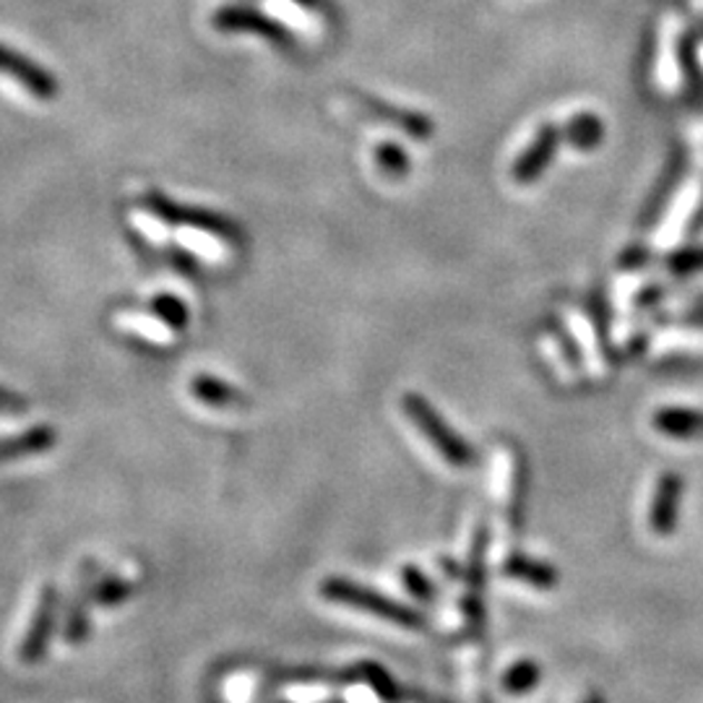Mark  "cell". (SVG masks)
<instances>
[{
  "label": "cell",
  "instance_id": "14",
  "mask_svg": "<svg viewBox=\"0 0 703 703\" xmlns=\"http://www.w3.org/2000/svg\"><path fill=\"white\" fill-rule=\"evenodd\" d=\"M602 136H605V126H602V120L592 113L576 115L566 128V138L576 146V149H594V146L602 141Z\"/></svg>",
  "mask_w": 703,
  "mask_h": 703
},
{
  "label": "cell",
  "instance_id": "17",
  "mask_svg": "<svg viewBox=\"0 0 703 703\" xmlns=\"http://www.w3.org/2000/svg\"><path fill=\"white\" fill-rule=\"evenodd\" d=\"M130 592L134 589H130V584L123 582V578H105V582L91 584V594H95V599L102 602V605H115V602H123Z\"/></svg>",
  "mask_w": 703,
  "mask_h": 703
},
{
  "label": "cell",
  "instance_id": "19",
  "mask_svg": "<svg viewBox=\"0 0 703 703\" xmlns=\"http://www.w3.org/2000/svg\"><path fill=\"white\" fill-rule=\"evenodd\" d=\"M537 677H539L537 664L521 662V664H516V667L511 670V675L506 677V685L511 687L514 693H524V691H529V687L537 683Z\"/></svg>",
  "mask_w": 703,
  "mask_h": 703
},
{
  "label": "cell",
  "instance_id": "4",
  "mask_svg": "<svg viewBox=\"0 0 703 703\" xmlns=\"http://www.w3.org/2000/svg\"><path fill=\"white\" fill-rule=\"evenodd\" d=\"M52 621H56V586L45 584L37 599L32 602L29 617L21 625L17 641H13V656L21 664H32L45 654L48 646Z\"/></svg>",
  "mask_w": 703,
  "mask_h": 703
},
{
  "label": "cell",
  "instance_id": "2",
  "mask_svg": "<svg viewBox=\"0 0 703 703\" xmlns=\"http://www.w3.org/2000/svg\"><path fill=\"white\" fill-rule=\"evenodd\" d=\"M321 594L331 602H342V605L358 607L362 609V613L383 617V621H391L399 625H414V628L417 625H422V617L417 615L414 609L399 605V602L383 597V594L368 589V586L346 582V578H329V582H323Z\"/></svg>",
  "mask_w": 703,
  "mask_h": 703
},
{
  "label": "cell",
  "instance_id": "11",
  "mask_svg": "<svg viewBox=\"0 0 703 703\" xmlns=\"http://www.w3.org/2000/svg\"><path fill=\"white\" fill-rule=\"evenodd\" d=\"M654 428L670 438H703V412L667 407L654 414Z\"/></svg>",
  "mask_w": 703,
  "mask_h": 703
},
{
  "label": "cell",
  "instance_id": "18",
  "mask_svg": "<svg viewBox=\"0 0 703 703\" xmlns=\"http://www.w3.org/2000/svg\"><path fill=\"white\" fill-rule=\"evenodd\" d=\"M656 346L660 350H670V346H675V350H703V334H699V331H670V334L660 336V342H656Z\"/></svg>",
  "mask_w": 703,
  "mask_h": 703
},
{
  "label": "cell",
  "instance_id": "5",
  "mask_svg": "<svg viewBox=\"0 0 703 703\" xmlns=\"http://www.w3.org/2000/svg\"><path fill=\"white\" fill-rule=\"evenodd\" d=\"M0 76H9V79L21 84L27 95L40 99V102H52L60 95V81L56 74H50L42 64L3 42H0Z\"/></svg>",
  "mask_w": 703,
  "mask_h": 703
},
{
  "label": "cell",
  "instance_id": "6",
  "mask_svg": "<svg viewBox=\"0 0 703 703\" xmlns=\"http://www.w3.org/2000/svg\"><path fill=\"white\" fill-rule=\"evenodd\" d=\"M680 500H683V480L672 472L662 475L654 490L652 511H648V527L654 535L670 537L677 529Z\"/></svg>",
  "mask_w": 703,
  "mask_h": 703
},
{
  "label": "cell",
  "instance_id": "20",
  "mask_svg": "<svg viewBox=\"0 0 703 703\" xmlns=\"http://www.w3.org/2000/svg\"><path fill=\"white\" fill-rule=\"evenodd\" d=\"M29 407L32 404H29V399L25 397V393L0 385V414L19 417V414H27Z\"/></svg>",
  "mask_w": 703,
  "mask_h": 703
},
{
  "label": "cell",
  "instance_id": "13",
  "mask_svg": "<svg viewBox=\"0 0 703 703\" xmlns=\"http://www.w3.org/2000/svg\"><path fill=\"white\" fill-rule=\"evenodd\" d=\"M506 574L514 578H521V582H529L539 586V589H550V586L558 584V570L545 566L539 560H529L524 555H514L511 560L506 563Z\"/></svg>",
  "mask_w": 703,
  "mask_h": 703
},
{
  "label": "cell",
  "instance_id": "23",
  "mask_svg": "<svg viewBox=\"0 0 703 703\" xmlns=\"http://www.w3.org/2000/svg\"><path fill=\"white\" fill-rule=\"evenodd\" d=\"M272 9L280 13L282 19H287L292 27L307 29V25H311V21H307V17H305V11L295 9V3H290V0H272Z\"/></svg>",
  "mask_w": 703,
  "mask_h": 703
},
{
  "label": "cell",
  "instance_id": "3",
  "mask_svg": "<svg viewBox=\"0 0 703 703\" xmlns=\"http://www.w3.org/2000/svg\"><path fill=\"white\" fill-rule=\"evenodd\" d=\"M144 206L154 219L167 222V224H180V227H198L208 232V235L216 237H227V241H235L237 237V227L224 216L206 212V208H196V206H185V204H175L167 196H162L159 191H149L144 196Z\"/></svg>",
  "mask_w": 703,
  "mask_h": 703
},
{
  "label": "cell",
  "instance_id": "10",
  "mask_svg": "<svg viewBox=\"0 0 703 703\" xmlns=\"http://www.w3.org/2000/svg\"><path fill=\"white\" fill-rule=\"evenodd\" d=\"M214 25L222 32H256L261 37H268V40H282L284 37V29L276 27L274 21L245 9H222L214 17Z\"/></svg>",
  "mask_w": 703,
  "mask_h": 703
},
{
  "label": "cell",
  "instance_id": "16",
  "mask_svg": "<svg viewBox=\"0 0 703 703\" xmlns=\"http://www.w3.org/2000/svg\"><path fill=\"white\" fill-rule=\"evenodd\" d=\"M375 162L389 175H407L409 173V157L401 152L397 144H378L375 146Z\"/></svg>",
  "mask_w": 703,
  "mask_h": 703
},
{
  "label": "cell",
  "instance_id": "12",
  "mask_svg": "<svg viewBox=\"0 0 703 703\" xmlns=\"http://www.w3.org/2000/svg\"><path fill=\"white\" fill-rule=\"evenodd\" d=\"M191 393L196 397L198 401H204V404L208 407H237L243 404V393L237 389H232L230 383L219 381V378L214 375H196L191 381Z\"/></svg>",
  "mask_w": 703,
  "mask_h": 703
},
{
  "label": "cell",
  "instance_id": "15",
  "mask_svg": "<svg viewBox=\"0 0 703 703\" xmlns=\"http://www.w3.org/2000/svg\"><path fill=\"white\" fill-rule=\"evenodd\" d=\"M152 313L157 315L159 323H165L167 329L183 331L188 326V307H185L180 297L169 295V292H162V295L152 300Z\"/></svg>",
  "mask_w": 703,
  "mask_h": 703
},
{
  "label": "cell",
  "instance_id": "9",
  "mask_svg": "<svg viewBox=\"0 0 703 703\" xmlns=\"http://www.w3.org/2000/svg\"><path fill=\"white\" fill-rule=\"evenodd\" d=\"M354 99H358L362 107H368L370 113L378 115V118H383L385 123H391V126L401 128L409 136L420 138V141H424V138L432 136V123L424 118V115H420V113L399 110V107L383 105V102H378L375 97H368V95H354Z\"/></svg>",
  "mask_w": 703,
  "mask_h": 703
},
{
  "label": "cell",
  "instance_id": "21",
  "mask_svg": "<svg viewBox=\"0 0 703 703\" xmlns=\"http://www.w3.org/2000/svg\"><path fill=\"white\" fill-rule=\"evenodd\" d=\"M401 578H404L407 589H412L417 597H422V599L432 597V584L414 566H404V570H401Z\"/></svg>",
  "mask_w": 703,
  "mask_h": 703
},
{
  "label": "cell",
  "instance_id": "22",
  "mask_svg": "<svg viewBox=\"0 0 703 703\" xmlns=\"http://www.w3.org/2000/svg\"><path fill=\"white\" fill-rule=\"evenodd\" d=\"M701 268H703V248L677 253V256L672 258V272H677V274L701 272Z\"/></svg>",
  "mask_w": 703,
  "mask_h": 703
},
{
  "label": "cell",
  "instance_id": "24",
  "mask_svg": "<svg viewBox=\"0 0 703 703\" xmlns=\"http://www.w3.org/2000/svg\"><path fill=\"white\" fill-rule=\"evenodd\" d=\"M586 703H605L599 699V695H589V699H586Z\"/></svg>",
  "mask_w": 703,
  "mask_h": 703
},
{
  "label": "cell",
  "instance_id": "25",
  "mask_svg": "<svg viewBox=\"0 0 703 703\" xmlns=\"http://www.w3.org/2000/svg\"><path fill=\"white\" fill-rule=\"evenodd\" d=\"M701 58H703V52H701Z\"/></svg>",
  "mask_w": 703,
  "mask_h": 703
},
{
  "label": "cell",
  "instance_id": "7",
  "mask_svg": "<svg viewBox=\"0 0 703 703\" xmlns=\"http://www.w3.org/2000/svg\"><path fill=\"white\" fill-rule=\"evenodd\" d=\"M558 144H560V130L558 128L545 126L543 130H539L535 141L527 146V152H524L521 157L516 159L514 180L521 183V185L535 183L537 177L545 173L547 165H550V162L555 159Z\"/></svg>",
  "mask_w": 703,
  "mask_h": 703
},
{
  "label": "cell",
  "instance_id": "8",
  "mask_svg": "<svg viewBox=\"0 0 703 703\" xmlns=\"http://www.w3.org/2000/svg\"><path fill=\"white\" fill-rule=\"evenodd\" d=\"M58 443V430L52 424H35L19 436L0 438V463H11L29 456L48 453Z\"/></svg>",
  "mask_w": 703,
  "mask_h": 703
},
{
  "label": "cell",
  "instance_id": "1",
  "mask_svg": "<svg viewBox=\"0 0 703 703\" xmlns=\"http://www.w3.org/2000/svg\"><path fill=\"white\" fill-rule=\"evenodd\" d=\"M401 409L409 414V420L417 424V430L430 440V446L443 456L453 467H472L475 463V448L448 424L443 417L436 412V407L428 399H422L420 393H404L401 397Z\"/></svg>",
  "mask_w": 703,
  "mask_h": 703
}]
</instances>
